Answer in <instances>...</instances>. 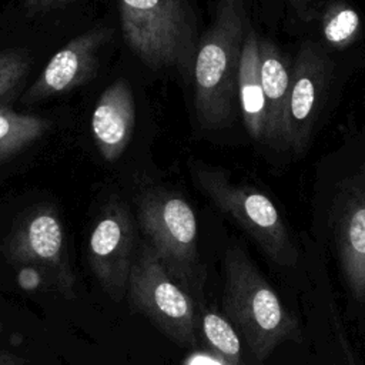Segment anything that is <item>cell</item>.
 Returning <instances> with one entry per match:
<instances>
[{"instance_id":"obj_1","label":"cell","mask_w":365,"mask_h":365,"mask_svg":"<svg viewBox=\"0 0 365 365\" xmlns=\"http://www.w3.org/2000/svg\"><path fill=\"white\" fill-rule=\"evenodd\" d=\"M245 0H217L214 17L197 44L194 110L204 130L231 124L238 103V70L248 26Z\"/></svg>"},{"instance_id":"obj_2","label":"cell","mask_w":365,"mask_h":365,"mask_svg":"<svg viewBox=\"0 0 365 365\" xmlns=\"http://www.w3.org/2000/svg\"><path fill=\"white\" fill-rule=\"evenodd\" d=\"M128 48L153 70L194 66L197 34L188 0H117Z\"/></svg>"},{"instance_id":"obj_3","label":"cell","mask_w":365,"mask_h":365,"mask_svg":"<svg viewBox=\"0 0 365 365\" xmlns=\"http://www.w3.org/2000/svg\"><path fill=\"white\" fill-rule=\"evenodd\" d=\"M192 181L252 235L268 258L279 267H294L298 251L277 205L259 190L235 184L228 174L200 160L191 163Z\"/></svg>"},{"instance_id":"obj_4","label":"cell","mask_w":365,"mask_h":365,"mask_svg":"<svg viewBox=\"0 0 365 365\" xmlns=\"http://www.w3.org/2000/svg\"><path fill=\"white\" fill-rule=\"evenodd\" d=\"M235 312L254 355L264 361L298 332V322L277 291L247 261L234 271Z\"/></svg>"},{"instance_id":"obj_5","label":"cell","mask_w":365,"mask_h":365,"mask_svg":"<svg viewBox=\"0 0 365 365\" xmlns=\"http://www.w3.org/2000/svg\"><path fill=\"white\" fill-rule=\"evenodd\" d=\"M331 228L345 285L365 304V158L335 187Z\"/></svg>"},{"instance_id":"obj_6","label":"cell","mask_w":365,"mask_h":365,"mask_svg":"<svg viewBox=\"0 0 365 365\" xmlns=\"http://www.w3.org/2000/svg\"><path fill=\"white\" fill-rule=\"evenodd\" d=\"M331 74V63L318 43L305 40L297 54L284 114L281 147L302 154L314 133Z\"/></svg>"},{"instance_id":"obj_7","label":"cell","mask_w":365,"mask_h":365,"mask_svg":"<svg viewBox=\"0 0 365 365\" xmlns=\"http://www.w3.org/2000/svg\"><path fill=\"white\" fill-rule=\"evenodd\" d=\"M110 27H93L70 40L46 64L40 76L24 93V103H36L44 98L64 94L87 83L98 64V53L110 41Z\"/></svg>"},{"instance_id":"obj_8","label":"cell","mask_w":365,"mask_h":365,"mask_svg":"<svg viewBox=\"0 0 365 365\" xmlns=\"http://www.w3.org/2000/svg\"><path fill=\"white\" fill-rule=\"evenodd\" d=\"M135 125V101L130 84L118 78L104 88L93 114L91 134L101 157L118 160L130 144Z\"/></svg>"},{"instance_id":"obj_9","label":"cell","mask_w":365,"mask_h":365,"mask_svg":"<svg viewBox=\"0 0 365 365\" xmlns=\"http://www.w3.org/2000/svg\"><path fill=\"white\" fill-rule=\"evenodd\" d=\"M258 51L261 83L267 106V143L281 147L292 68H289L284 54L271 40L258 37Z\"/></svg>"},{"instance_id":"obj_10","label":"cell","mask_w":365,"mask_h":365,"mask_svg":"<svg viewBox=\"0 0 365 365\" xmlns=\"http://www.w3.org/2000/svg\"><path fill=\"white\" fill-rule=\"evenodd\" d=\"M238 104L250 137L257 143H267V106L259 73L258 36L251 24L238 70Z\"/></svg>"},{"instance_id":"obj_11","label":"cell","mask_w":365,"mask_h":365,"mask_svg":"<svg viewBox=\"0 0 365 365\" xmlns=\"http://www.w3.org/2000/svg\"><path fill=\"white\" fill-rule=\"evenodd\" d=\"M143 212L160 221L161 230L175 242L190 245L197 234V221L190 204L177 194L158 190L141 198Z\"/></svg>"},{"instance_id":"obj_12","label":"cell","mask_w":365,"mask_h":365,"mask_svg":"<svg viewBox=\"0 0 365 365\" xmlns=\"http://www.w3.org/2000/svg\"><path fill=\"white\" fill-rule=\"evenodd\" d=\"M51 125L53 123L46 117L20 114L0 106V163L44 137Z\"/></svg>"},{"instance_id":"obj_13","label":"cell","mask_w":365,"mask_h":365,"mask_svg":"<svg viewBox=\"0 0 365 365\" xmlns=\"http://www.w3.org/2000/svg\"><path fill=\"white\" fill-rule=\"evenodd\" d=\"M361 31L359 14L344 1L332 3L322 17V34L335 48L349 46Z\"/></svg>"},{"instance_id":"obj_14","label":"cell","mask_w":365,"mask_h":365,"mask_svg":"<svg viewBox=\"0 0 365 365\" xmlns=\"http://www.w3.org/2000/svg\"><path fill=\"white\" fill-rule=\"evenodd\" d=\"M27 240L38 257H54L63 242V232L57 218L51 212L36 214L27 225Z\"/></svg>"},{"instance_id":"obj_15","label":"cell","mask_w":365,"mask_h":365,"mask_svg":"<svg viewBox=\"0 0 365 365\" xmlns=\"http://www.w3.org/2000/svg\"><path fill=\"white\" fill-rule=\"evenodd\" d=\"M204 332L207 339L224 356L237 361L241 354V344L232 327L220 315L208 314L204 318Z\"/></svg>"},{"instance_id":"obj_16","label":"cell","mask_w":365,"mask_h":365,"mask_svg":"<svg viewBox=\"0 0 365 365\" xmlns=\"http://www.w3.org/2000/svg\"><path fill=\"white\" fill-rule=\"evenodd\" d=\"M29 70L30 58L24 51H0V101L21 84Z\"/></svg>"},{"instance_id":"obj_17","label":"cell","mask_w":365,"mask_h":365,"mask_svg":"<svg viewBox=\"0 0 365 365\" xmlns=\"http://www.w3.org/2000/svg\"><path fill=\"white\" fill-rule=\"evenodd\" d=\"M123 238V224L118 214H108L94 228L90 244L91 250L97 255H108L113 252Z\"/></svg>"},{"instance_id":"obj_18","label":"cell","mask_w":365,"mask_h":365,"mask_svg":"<svg viewBox=\"0 0 365 365\" xmlns=\"http://www.w3.org/2000/svg\"><path fill=\"white\" fill-rule=\"evenodd\" d=\"M154 297L158 308L167 315L180 318L187 314L188 304L185 301V297L173 284H168V282L160 284L155 288Z\"/></svg>"},{"instance_id":"obj_19","label":"cell","mask_w":365,"mask_h":365,"mask_svg":"<svg viewBox=\"0 0 365 365\" xmlns=\"http://www.w3.org/2000/svg\"><path fill=\"white\" fill-rule=\"evenodd\" d=\"M73 0H26V3L34 9L38 10H48V9H54V7H61L68 4Z\"/></svg>"},{"instance_id":"obj_20","label":"cell","mask_w":365,"mask_h":365,"mask_svg":"<svg viewBox=\"0 0 365 365\" xmlns=\"http://www.w3.org/2000/svg\"><path fill=\"white\" fill-rule=\"evenodd\" d=\"M302 19H308L311 13V0H288Z\"/></svg>"},{"instance_id":"obj_21","label":"cell","mask_w":365,"mask_h":365,"mask_svg":"<svg viewBox=\"0 0 365 365\" xmlns=\"http://www.w3.org/2000/svg\"><path fill=\"white\" fill-rule=\"evenodd\" d=\"M37 277L34 271H30V269H24L20 275V282L24 288H34L36 284H37V279H30V278H34Z\"/></svg>"},{"instance_id":"obj_22","label":"cell","mask_w":365,"mask_h":365,"mask_svg":"<svg viewBox=\"0 0 365 365\" xmlns=\"http://www.w3.org/2000/svg\"><path fill=\"white\" fill-rule=\"evenodd\" d=\"M190 365H220L217 361L208 358V356H202V355H197L190 361Z\"/></svg>"}]
</instances>
